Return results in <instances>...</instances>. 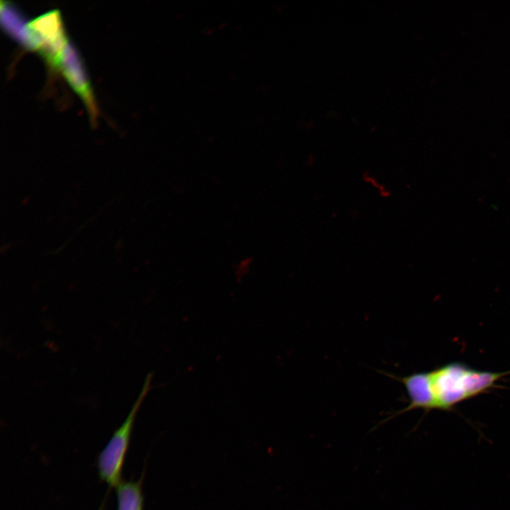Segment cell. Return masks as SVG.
Instances as JSON below:
<instances>
[{
  "mask_svg": "<svg viewBox=\"0 0 510 510\" xmlns=\"http://www.w3.org/2000/svg\"><path fill=\"white\" fill-rule=\"evenodd\" d=\"M509 374L510 370L480 371L460 362L430 371L435 409L451 410L455 404L487 391Z\"/></svg>",
  "mask_w": 510,
  "mask_h": 510,
  "instance_id": "obj_1",
  "label": "cell"
},
{
  "mask_svg": "<svg viewBox=\"0 0 510 510\" xmlns=\"http://www.w3.org/2000/svg\"><path fill=\"white\" fill-rule=\"evenodd\" d=\"M153 373L147 375L142 388L123 424L114 431L111 438L100 452L97 469L101 481L109 487H117L121 482L122 468L128 451L134 422L139 409L151 389Z\"/></svg>",
  "mask_w": 510,
  "mask_h": 510,
  "instance_id": "obj_2",
  "label": "cell"
},
{
  "mask_svg": "<svg viewBox=\"0 0 510 510\" xmlns=\"http://www.w3.org/2000/svg\"><path fill=\"white\" fill-rule=\"evenodd\" d=\"M398 379L409 398V405L399 411L398 414L416 409H422L426 412L435 409L430 372L415 373Z\"/></svg>",
  "mask_w": 510,
  "mask_h": 510,
  "instance_id": "obj_3",
  "label": "cell"
},
{
  "mask_svg": "<svg viewBox=\"0 0 510 510\" xmlns=\"http://www.w3.org/2000/svg\"><path fill=\"white\" fill-rule=\"evenodd\" d=\"M142 481H122L116 487L118 510H143Z\"/></svg>",
  "mask_w": 510,
  "mask_h": 510,
  "instance_id": "obj_4",
  "label": "cell"
},
{
  "mask_svg": "<svg viewBox=\"0 0 510 510\" xmlns=\"http://www.w3.org/2000/svg\"><path fill=\"white\" fill-rule=\"evenodd\" d=\"M99 510H103V507L101 506Z\"/></svg>",
  "mask_w": 510,
  "mask_h": 510,
  "instance_id": "obj_5",
  "label": "cell"
}]
</instances>
